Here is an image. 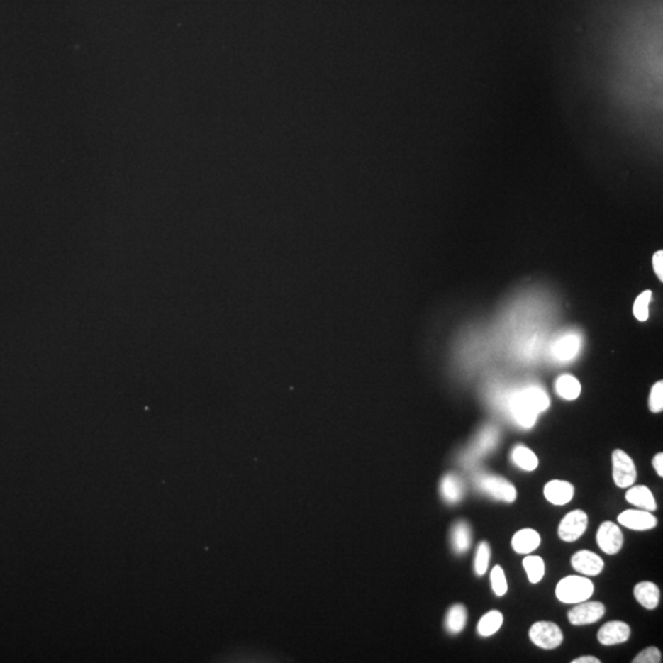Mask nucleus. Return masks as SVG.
I'll use <instances>...</instances> for the list:
<instances>
[{
    "mask_svg": "<svg viewBox=\"0 0 663 663\" xmlns=\"http://www.w3.org/2000/svg\"><path fill=\"white\" fill-rule=\"evenodd\" d=\"M472 545V530L469 525L464 521H458L451 530V545L455 553L464 554L469 550Z\"/></svg>",
    "mask_w": 663,
    "mask_h": 663,
    "instance_id": "obj_18",
    "label": "nucleus"
},
{
    "mask_svg": "<svg viewBox=\"0 0 663 663\" xmlns=\"http://www.w3.org/2000/svg\"><path fill=\"white\" fill-rule=\"evenodd\" d=\"M474 484L479 491L498 501L510 503L516 500V488L503 477L479 473L474 477Z\"/></svg>",
    "mask_w": 663,
    "mask_h": 663,
    "instance_id": "obj_3",
    "label": "nucleus"
},
{
    "mask_svg": "<svg viewBox=\"0 0 663 663\" xmlns=\"http://www.w3.org/2000/svg\"><path fill=\"white\" fill-rule=\"evenodd\" d=\"M511 545L516 553L530 554L540 545V533L532 528L520 530L513 535Z\"/></svg>",
    "mask_w": 663,
    "mask_h": 663,
    "instance_id": "obj_15",
    "label": "nucleus"
},
{
    "mask_svg": "<svg viewBox=\"0 0 663 663\" xmlns=\"http://www.w3.org/2000/svg\"><path fill=\"white\" fill-rule=\"evenodd\" d=\"M661 652L657 647H647L642 650L640 654L633 659V663H659L662 661L661 659Z\"/></svg>",
    "mask_w": 663,
    "mask_h": 663,
    "instance_id": "obj_28",
    "label": "nucleus"
},
{
    "mask_svg": "<svg viewBox=\"0 0 663 663\" xmlns=\"http://www.w3.org/2000/svg\"><path fill=\"white\" fill-rule=\"evenodd\" d=\"M614 483L619 488H629L636 481V467L630 456L622 450H615L612 455Z\"/></svg>",
    "mask_w": 663,
    "mask_h": 663,
    "instance_id": "obj_6",
    "label": "nucleus"
},
{
    "mask_svg": "<svg viewBox=\"0 0 663 663\" xmlns=\"http://www.w3.org/2000/svg\"><path fill=\"white\" fill-rule=\"evenodd\" d=\"M557 394L567 401L576 399L581 394V384L576 377L572 375H563L559 377L555 384Z\"/></svg>",
    "mask_w": 663,
    "mask_h": 663,
    "instance_id": "obj_22",
    "label": "nucleus"
},
{
    "mask_svg": "<svg viewBox=\"0 0 663 663\" xmlns=\"http://www.w3.org/2000/svg\"><path fill=\"white\" fill-rule=\"evenodd\" d=\"M440 494L445 503L450 505L459 503L464 496V484L459 477L448 473L440 483Z\"/></svg>",
    "mask_w": 663,
    "mask_h": 663,
    "instance_id": "obj_13",
    "label": "nucleus"
},
{
    "mask_svg": "<svg viewBox=\"0 0 663 663\" xmlns=\"http://www.w3.org/2000/svg\"><path fill=\"white\" fill-rule=\"evenodd\" d=\"M625 498H627L628 503H633V505H635L636 508L646 510L650 513L657 508V503H656L654 495L645 485H637V486L630 488L627 491Z\"/></svg>",
    "mask_w": 663,
    "mask_h": 663,
    "instance_id": "obj_16",
    "label": "nucleus"
},
{
    "mask_svg": "<svg viewBox=\"0 0 663 663\" xmlns=\"http://www.w3.org/2000/svg\"><path fill=\"white\" fill-rule=\"evenodd\" d=\"M589 525V516L582 510H574L564 517L559 525L558 535L564 542H575L585 533Z\"/></svg>",
    "mask_w": 663,
    "mask_h": 663,
    "instance_id": "obj_5",
    "label": "nucleus"
},
{
    "mask_svg": "<svg viewBox=\"0 0 663 663\" xmlns=\"http://www.w3.org/2000/svg\"><path fill=\"white\" fill-rule=\"evenodd\" d=\"M572 663H601V661L594 657V656H582L579 659H572Z\"/></svg>",
    "mask_w": 663,
    "mask_h": 663,
    "instance_id": "obj_31",
    "label": "nucleus"
},
{
    "mask_svg": "<svg viewBox=\"0 0 663 663\" xmlns=\"http://www.w3.org/2000/svg\"><path fill=\"white\" fill-rule=\"evenodd\" d=\"M490 560V547L486 542H481L478 545L476 553V560H474V572L478 576L484 575L488 567H489Z\"/></svg>",
    "mask_w": 663,
    "mask_h": 663,
    "instance_id": "obj_25",
    "label": "nucleus"
},
{
    "mask_svg": "<svg viewBox=\"0 0 663 663\" xmlns=\"http://www.w3.org/2000/svg\"><path fill=\"white\" fill-rule=\"evenodd\" d=\"M581 348V338L575 333H567L562 335L553 344L552 354L555 359L560 362H569L576 357Z\"/></svg>",
    "mask_w": 663,
    "mask_h": 663,
    "instance_id": "obj_12",
    "label": "nucleus"
},
{
    "mask_svg": "<svg viewBox=\"0 0 663 663\" xmlns=\"http://www.w3.org/2000/svg\"><path fill=\"white\" fill-rule=\"evenodd\" d=\"M490 581H491V587H493L495 595L498 596V597L506 595V592H508V581H506V576H505L503 567L496 565V567L491 570Z\"/></svg>",
    "mask_w": 663,
    "mask_h": 663,
    "instance_id": "obj_26",
    "label": "nucleus"
},
{
    "mask_svg": "<svg viewBox=\"0 0 663 663\" xmlns=\"http://www.w3.org/2000/svg\"><path fill=\"white\" fill-rule=\"evenodd\" d=\"M594 594V584L590 579L584 576L564 577L559 581L555 595L563 603L576 604L587 601Z\"/></svg>",
    "mask_w": 663,
    "mask_h": 663,
    "instance_id": "obj_2",
    "label": "nucleus"
},
{
    "mask_svg": "<svg viewBox=\"0 0 663 663\" xmlns=\"http://www.w3.org/2000/svg\"><path fill=\"white\" fill-rule=\"evenodd\" d=\"M636 601L646 609H654L659 607V590L654 582L642 581L634 589Z\"/></svg>",
    "mask_w": 663,
    "mask_h": 663,
    "instance_id": "obj_17",
    "label": "nucleus"
},
{
    "mask_svg": "<svg viewBox=\"0 0 663 663\" xmlns=\"http://www.w3.org/2000/svg\"><path fill=\"white\" fill-rule=\"evenodd\" d=\"M598 641L604 646L618 645L629 640L630 627L627 623L613 620L604 624L597 634Z\"/></svg>",
    "mask_w": 663,
    "mask_h": 663,
    "instance_id": "obj_11",
    "label": "nucleus"
},
{
    "mask_svg": "<svg viewBox=\"0 0 663 663\" xmlns=\"http://www.w3.org/2000/svg\"><path fill=\"white\" fill-rule=\"evenodd\" d=\"M530 639L540 649L553 650L562 645V629L552 622H537L530 627Z\"/></svg>",
    "mask_w": 663,
    "mask_h": 663,
    "instance_id": "obj_4",
    "label": "nucleus"
},
{
    "mask_svg": "<svg viewBox=\"0 0 663 663\" xmlns=\"http://www.w3.org/2000/svg\"><path fill=\"white\" fill-rule=\"evenodd\" d=\"M503 623V615L501 612L490 611L481 618L477 630H478V634L483 637H489V636L494 635L495 633L501 628Z\"/></svg>",
    "mask_w": 663,
    "mask_h": 663,
    "instance_id": "obj_20",
    "label": "nucleus"
},
{
    "mask_svg": "<svg viewBox=\"0 0 663 663\" xmlns=\"http://www.w3.org/2000/svg\"><path fill=\"white\" fill-rule=\"evenodd\" d=\"M569 611L567 618L572 625H587L598 622L606 613V607L601 602H580Z\"/></svg>",
    "mask_w": 663,
    "mask_h": 663,
    "instance_id": "obj_7",
    "label": "nucleus"
},
{
    "mask_svg": "<svg viewBox=\"0 0 663 663\" xmlns=\"http://www.w3.org/2000/svg\"><path fill=\"white\" fill-rule=\"evenodd\" d=\"M651 298H652V293L650 290H646L636 298L634 307H633V312H634L636 320H639L640 322H645V321L649 320V307Z\"/></svg>",
    "mask_w": 663,
    "mask_h": 663,
    "instance_id": "obj_24",
    "label": "nucleus"
},
{
    "mask_svg": "<svg viewBox=\"0 0 663 663\" xmlns=\"http://www.w3.org/2000/svg\"><path fill=\"white\" fill-rule=\"evenodd\" d=\"M511 458L513 463L523 471H535L538 467V457L535 456V452L522 445H517L516 447L513 448Z\"/></svg>",
    "mask_w": 663,
    "mask_h": 663,
    "instance_id": "obj_21",
    "label": "nucleus"
},
{
    "mask_svg": "<svg viewBox=\"0 0 663 663\" xmlns=\"http://www.w3.org/2000/svg\"><path fill=\"white\" fill-rule=\"evenodd\" d=\"M652 267H654V273L657 275L661 282L663 280V252L659 251L654 253L652 257Z\"/></svg>",
    "mask_w": 663,
    "mask_h": 663,
    "instance_id": "obj_29",
    "label": "nucleus"
},
{
    "mask_svg": "<svg viewBox=\"0 0 663 663\" xmlns=\"http://www.w3.org/2000/svg\"><path fill=\"white\" fill-rule=\"evenodd\" d=\"M545 496L549 503L554 505H565L572 501L574 486L565 481H548L545 486Z\"/></svg>",
    "mask_w": 663,
    "mask_h": 663,
    "instance_id": "obj_14",
    "label": "nucleus"
},
{
    "mask_svg": "<svg viewBox=\"0 0 663 663\" xmlns=\"http://www.w3.org/2000/svg\"><path fill=\"white\" fill-rule=\"evenodd\" d=\"M522 565L525 567L527 572L528 580L532 584H538L543 576H545V567L543 559L537 555H528L523 559Z\"/></svg>",
    "mask_w": 663,
    "mask_h": 663,
    "instance_id": "obj_23",
    "label": "nucleus"
},
{
    "mask_svg": "<svg viewBox=\"0 0 663 663\" xmlns=\"http://www.w3.org/2000/svg\"><path fill=\"white\" fill-rule=\"evenodd\" d=\"M572 565L577 572L585 576H597L603 570L604 563L602 558L590 550H580L574 554Z\"/></svg>",
    "mask_w": 663,
    "mask_h": 663,
    "instance_id": "obj_10",
    "label": "nucleus"
},
{
    "mask_svg": "<svg viewBox=\"0 0 663 663\" xmlns=\"http://www.w3.org/2000/svg\"><path fill=\"white\" fill-rule=\"evenodd\" d=\"M650 411L652 413L662 412L663 409V384L662 381H659L654 384L651 389V394L649 398Z\"/></svg>",
    "mask_w": 663,
    "mask_h": 663,
    "instance_id": "obj_27",
    "label": "nucleus"
},
{
    "mask_svg": "<svg viewBox=\"0 0 663 663\" xmlns=\"http://www.w3.org/2000/svg\"><path fill=\"white\" fill-rule=\"evenodd\" d=\"M597 545L609 555L619 553L623 547L622 530L613 522H603L597 530Z\"/></svg>",
    "mask_w": 663,
    "mask_h": 663,
    "instance_id": "obj_8",
    "label": "nucleus"
},
{
    "mask_svg": "<svg viewBox=\"0 0 663 663\" xmlns=\"http://www.w3.org/2000/svg\"><path fill=\"white\" fill-rule=\"evenodd\" d=\"M622 526L633 530H649L657 526V518L646 510H625L618 516Z\"/></svg>",
    "mask_w": 663,
    "mask_h": 663,
    "instance_id": "obj_9",
    "label": "nucleus"
},
{
    "mask_svg": "<svg viewBox=\"0 0 663 663\" xmlns=\"http://www.w3.org/2000/svg\"><path fill=\"white\" fill-rule=\"evenodd\" d=\"M548 394L537 386H530L513 394L510 401L513 418L518 425L530 429L537 421V416L549 408Z\"/></svg>",
    "mask_w": 663,
    "mask_h": 663,
    "instance_id": "obj_1",
    "label": "nucleus"
},
{
    "mask_svg": "<svg viewBox=\"0 0 663 663\" xmlns=\"http://www.w3.org/2000/svg\"><path fill=\"white\" fill-rule=\"evenodd\" d=\"M467 624V609L462 604H456L448 609L445 618V628L450 634H459Z\"/></svg>",
    "mask_w": 663,
    "mask_h": 663,
    "instance_id": "obj_19",
    "label": "nucleus"
},
{
    "mask_svg": "<svg viewBox=\"0 0 663 663\" xmlns=\"http://www.w3.org/2000/svg\"><path fill=\"white\" fill-rule=\"evenodd\" d=\"M652 466L659 477H663V453L659 452L652 459Z\"/></svg>",
    "mask_w": 663,
    "mask_h": 663,
    "instance_id": "obj_30",
    "label": "nucleus"
}]
</instances>
